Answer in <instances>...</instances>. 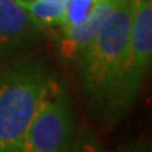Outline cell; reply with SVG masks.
Listing matches in <instances>:
<instances>
[{"mask_svg": "<svg viewBox=\"0 0 152 152\" xmlns=\"http://www.w3.org/2000/svg\"><path fill=\"white\" fill-rule=\"evenodd\" d=\"M134 3L135 0H118L96 37L80 52L83 79L99 96L123 86Z\"/></svg>", "mask_w": 152, "mask_h": 152, "instance_id": "1", "label": "cell"}, {"mask_svg": "<svg viewBox=\"0 0 152 152\" xmlns=\"http://www.w3.org/2000/svg\"><path fill=\"white\" fill-rule=\"evenodd\" d=\"M47 80L35 73H13L0 79V152L24 151Z\"/></svg>", "mask_w": 152, "mask_h": 152, "instance_id": "2", "label": "cell"}, {"mask_svg": "<svg viewBox=\"0 0 152 152\" xmlns=\"http://www.w3.org/2000/svg\"><path fill=\"white\" fill-rule=\"evenodd\" d=\"M73 135V120L65 94L54 82H47L24 142V151L55 152L68 148Z\"/></svg>", "mask_w": 152, "mask_h": 152, "instance_id": "3", "label": "cell"}, {"mask_svg": "<svg viewBox=\"0 0 152 152\" xmlns=\"http://www.w3.org/2000/svg\"><path fill=\"white\" fill-rule=\"evenodd\" d=\"M152 55V1L135 0L131 17L128 58L125 64L123 86L128 83L131 89L135 87V80L144 73L149 65Z\"/></svg>", "mask_w": 152, "mask_h": 152, "instance_id": "4", "label": "cell"}, {"mask_svg": "<svg viewBox=\"0 0 152 152\" xmlns=\"http://www.w3.org/2000/svg\"><path fill=\"white\" fill-rule=\"evenodd\" d=\"M118 0H97L90 13L82 23L73 27L64 28V41H62V54L66 58H72L80 54L96 37L100 27L106 18L114 10Z\"/></svg>", "mask_w": 152, "mask_h": 152, "instance_id": "5", "label": "cell"}, {"mask_svg": "<svg viewBox=\"0 0 152 152\" xmlns=\"http://www.w3.org/2000/svg\"><path fill=\"white\" fill-rule=\"evenodd\" d=\"M33 20L16 0H0V49L21 41Z\"/></svg>", "mask_w": 152, "mask_h": 152, "instance_id": "6", "label": "cell"}, {"mask_svg": "<svg viewBox=\"0 0 152 152\" xmlns=\"http://www.w3.org/2000/svg\"><path fill=\"white\" fill-rule=\"evenodd\" d=\"M31 17L33 23L45 26H62L65 18V1L48 0H16Z\"/></svg>", "mask_w": 152, "mask_h": 152, "instance_id": "7", "label": "cell"}, {"mask_svg": "<svg viewBox=\"0 0 152 152\" xmlns=\"http://www.w3.org/2000/svg\"><path fill=\"white\" fill-rule=\"evenodd\" d=\"M96 3L97 0H65V18L61 27L69 28L82 23Z\"/></svg>", "mask_w": 152, "mask_h": 152, "instance_id": "8", "label": "cell"}, {"mask_svg": "<svg viewBox=\"0 0 152 152\" xmlns=\"http://www.w3.org/2000/svg\"><path fill=\"white\" fill-rule=\"evenodd\" d=\"M48 1H65V0H48Z\"/></svg>", "mask_w": 152, "mask_h": 152, "instance_id": "9", "label": "cell"}]
</instances>
